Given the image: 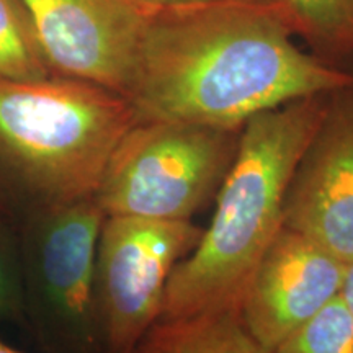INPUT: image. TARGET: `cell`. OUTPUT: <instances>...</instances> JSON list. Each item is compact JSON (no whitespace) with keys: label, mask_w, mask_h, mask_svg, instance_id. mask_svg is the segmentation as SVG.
<instances>
[{"label":"cell","mask_w":353,"mask_h":353,"mask_svg":"<svg viewBox=\"0 0 353 353\" xmlns=\"http://www.w3.org/2000/svg\"><path fill=\"white\" fill-rule=\"evenodd\" d=\"M105 211L95 196L44 206L25 218V301L51 345L72 353L105 348L95 298L97 247Z\"/></svg>","instance_id":"cell-5"},{"label":"cell","mask_w":353,"mask_h":353,"mask_svg":"<svg viewBox=\"0 0 353 353\" xmlns=\"http://www.w3.org/2000/svg\"><path fill=\"white\" fill-rule=\"evenodd\" d=\"M26 314L21 250L0 219V321H20Z\"/></svg>","instance_id":"cell-14"},{"label":"cell","mask_w":353,"mask_h":353,"mask_svg":"<svg viewBox=\"0 0 353 353\" xmlns=\"http://www.w3.org/2000/svg\"><path fill=\"white\" fill-rule=\"evenodd\" d=\"M337 92V90H335ZM330 94L298 99L250 118L216 195L210 226L175 265L157 321L232 307L268 244L283 228V203L299 157Z\"/></svg>","instance_id":"cell-2"},{"label":"cell","mask_w":353,"mask_h":353,"mask_svg":"<svg viewBox=\"0 0 353 353\" xmlns=\"http://www.w3.org/2000/svg\"><path fill=\"white\" fill-rule=\"evenodd\" d=\"M350 2H352V8H353V0H350Z\"/></svg>","instance_id":"cell-18"},{"label":"cell","mask_w":353,"mask_h":353,"mask_svg":"<svg viewBox=\"0 0 353 353\" xmlns=\"http://www.w3.org/2000/svg\"><path fill=\"white\" fill-rule=\"evenodd\" d=\"M283 226L353 263V85L329 97L291 175Z\"/></svg>","instance_id":"cell-8"},{"label":"cell","mask_w":353,"mask_h":353,"mask_svg":"<svg viewBox=\"0 0 353 353\" xmlns=\"http://www.w3.org/2000/svg\"><path fill=\"white\" fill-rule=\"evenodd\" d=\"M241 130L136 121L110 157L95 200L107 216L188 221L218 195Z\"/></svg>","instance_id":"cell-4"},{"label":"cell","mask_w":353,"mask_h":353,"mask_svg":"<svg viewBox=\"0 0 353 353\" xmlns=\"http://www.w3.org/2000/svg\"><path fill=\"white\" fill-rule=\"evenodd\" d=\"M353 85V72L294 41L262 0L157 7L143 34L125 95L138 121L241 130L288 101Z\"/></svg>","instance_id":"cell-1"},{"label":"cell","mask_w":353,"mask_h":353,"mask_svg":"<svg viewBox=\"0 0 353 353\" xmlns=\"http://www.w3.org/2000/svg\"><path fill=\"white\" fill-rule=\"evenodd\" d=\"M52 76L17 0H0V79Z\"/></svg>","instance_id":"cell-13"},{"label":"cell","mask_w":353,"mask_h":353,"mask_svg":"<svg viewBox=\"0 0 353 353\" xmlns=\"http://www.w3.org/2000/svg\"><path fill=\"white\" fill-rule=\"evenodd\" d=\"M0 353H21V352L15 350V348H13V347L7 345L6 342H2V341H0Z\"/></svg>","instance_id":"cell-17"},{"label":"cell","mask_w":353,"mask_h":353,"mask_svg":"<svg viewBox=\"0 0 353 353\" xmlns=\"http://www.w3.org/2000/svg\"><path fill=\"white\" fill-rule=\"evenodd\" d=\"M131 353H273L252 337L239 307L156 321Z\"/></svg>","instance_id":"cell-10"},{"label":"cell","mask_w":353,"mask_h":353,"mask_svg":"<svg viewBox=\"0 0 353 353\" xmlns=\"http://www.w3.org/2000/svg\"><path fill=\"white\" fill-rule=\"evenodd\" d=\"M52 76L125 95L136 52L157 7L141 0H17Z\"/></svg>","instance_id":"cell-7"},{"label":"cell","mask_w":353,"mask_h":353,"mask_svg":"<svg viewBox=\"0 0 353 353\" xmlns=\"http://www.w3.org/2000/svg\"><path fill=\"white\" fill-rule=\"evenodd\" d=\"M203 229L192 221L107 216L95 262V298L107 353H131L161 314L175 265Z\"/></svg>","instance_id":"cell-6"},{"label":"cell","mask_w":353,"mask_h":353,"mask_svg":"<svg viewBox=\"0 0 353 353\" xmlns=\"http://www.w3.org/2000/svg\"><path fill=\"white\" fill-rule=\"evenodd\" d=\"M273 353H353V321L341 294L290 334Z\"/></svg>","instance_id":"cell-12"},{"label":"cell","mask_w":353,"mask_h":353,"mask_svg":"<svg viewBox=\"0 0 353 353\" xmlns=\"http://www.w3.org/2000/svg\"><path fill=\"white\" fill-rule=\"evenodd\" d=\"M347 267L324 247L281 228L250 273L239 298V314L260 345L281 342L341 294Z\"/></svg>","instance_id":"cell-9"},{"label":"cell","mask_w":353,"mask_h":353,"mask_svg":"<svg viewBox=\"0 0 353 353\" xmlns=\"http://www.w3.org/2000/svg\"><path fill=\"white\" fill-rule=\"evenodd\" d=\"M138 121L118 92L79 79H0V211L28 216L94 196Z\"/></svg>","instance_id":"cell-3"},{"label":"cell","mask_w":353,"mask_h":353,"mask_svg":"<svg viewBox=\"0 0 353 353\" xmlns=\"http://www.w3.org/2000/svg\"><path fill=\"white\" fill-rule=\"evenodd\" d=\"M275 8L294 37L332 56L353 52L350 0H262Z\"/></svg>","instance_id":"cell-11"},{"label":"cell","mask_w":353,"mask_h":353,"mask_svg":"<svg viewBox=\"0 0 353 353\" xmlns=\"http://www.w3.org/2000/svg\"><path fill=\"white\" fill-rule=\"evenodd\" d=\"M141 2L148 3L152 7H180V6H193V3L211 2V0H141Z\"/></svg>","instance_id":"cell-16"},{"label":"cell","mask_w":353,"mask_h":353,"mask_svg":"<svg viewBox=\"0 0 353 353\" xmlns=\"http://www.w3.org/2000/svg\"><path fill=\"white\" fill-rule=\"evenodd\" d=\"M341 296L343 298V301H345L347 309L348 312H350V317L353 321V263H350L347 267L345 280H343Z\"/></svg>","instance_id":"cell-15"}]
</instances>
